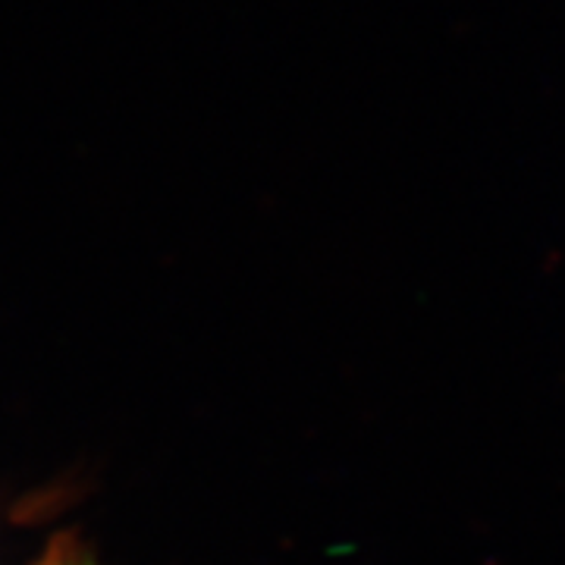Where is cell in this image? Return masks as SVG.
<instances>
[{
  "label": "cell",
  "instance_id": "obj_1",
  "mask_svg": "<svg viewBox=\"0 0 565 565\" xmlns=\"http://www.w3.org/2000/svg\"><path fill=\"white\" fill-rule=\"evenodd\" d=\"M41 565H88L82 559L79 550H73L70 544H57L47 556H44V563Z\"/></svg>",
  "mask_w": 565,
  "mask_h": 565
}]
</instances>
